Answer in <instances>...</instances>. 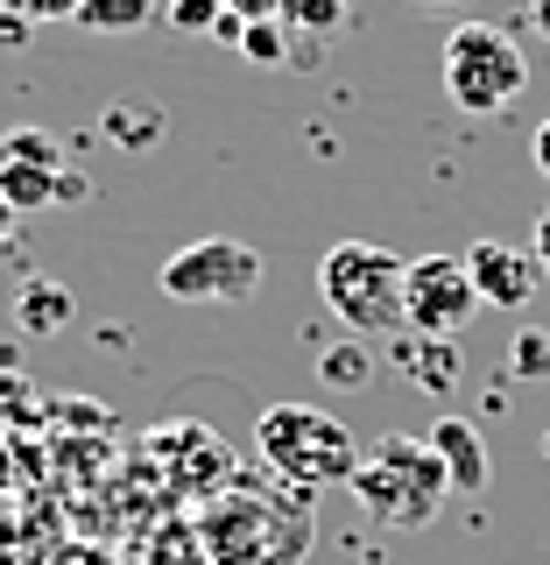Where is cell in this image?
Wrapping results in <instances>:
<instances>
[{
    "label": "cell",
    "mask_w": 550,
    "mask_h": 565,
    "mask_svg": "<svg viewBox=\"0 0 550 565\" xmlns=\"http://www.w3.org/2000/svg\"><path fill=\"white\" fill-rule=\"evenodd\" d=\"M29 396H35V388H29V382H14V375H0V411H29Z\"/></svg>",
    "instance_id": "7402d4cb"
},
{
    "label": "cell",
    "mask_w": 550,
    "mask_h": 565,
    "mask_svg": "<svg viewBox=\"0 0 550 565\" xmlns=\"http://www.w3.org/2000/svg\"><path fill=\"white\" fill-rule=\"evenodd\" d=\"M219 14H226V0H163V22L176 35H205Z\"/></svg>",
    "instance_id": "d6986e66"
},
{
    "label": "cell",
    "mask_w": 550,
    "mask_h": 565,
    "mask_svg": "<svg viewBox=\"0 0 550 565\" xmlns=\"http://www.w3.org/2000/svg\"><path fill=\"white\" fill-rule=\"evenodd\" d=\"M346 488L381 530H431L445 516V502H452L445 459H438V446L417 438V431H381L375 446H360V467H353Z\"/></svg>",
    "instance_id": "7a4b0ae2"
},
{
    "label": "cell",
    "mask_w": 550,
    "mask_h": 565,
    "mask_svg": "<svg viewBox=\"0 0 550 565\" xmlns=\"http://www.w3.org/2000/svg\"><path fill=\"white\" fill-rule=\"evenodd\" d=\"M64 170H50V163H0V199H8L14 212H43V205H57Z\"/></svg>",
    "instance_id": "5bb4252c"
},
{
    "label": "cell",
    "mask_w": 550,
    "mask_h": 565,
    "mask_svg": "<svg viewBox=\"0 0 550 565\" xmlns=\"http://www.w3.org/2000/svg\"><path fill=\"white\" fill-rule=\"evenodd\" d=\"M78 8H85V0H22L29 22H78Z\"/></svg>",
    "instance_id": "ffe728a7"
},
{
    "label": "cell",
    "mask_w": 550,
    "mask_h": 565,
    "mask_svg": "<svg viewBox=\"0 0 550 565\" xmlns=\"http://www.w3.org/2000/svg\"><path fill=\"white\" fill-rule=\"evenodd\" d=\"M226 14H240V22H282V0H226Z\"/></svg>",
    "instance_id": "44dd1931"
},
{
    "label": "cell",
    "mask_w": 550,
    "mask_h": 565,
    "mask_svg": "<svg viewBox=\"0 0 550 565\" xmlns=\"http://www.w3.org/2000/svg\"><path fill=\"white\" fill-rule=\"evenodd\" d=\"M388 367H402L423 396H445L459 382V340H423V332H396L388 340Z\"/></svg>",
    "instance_id": "30bf717a"
},
{
    "label": "cell",
    "mask_w": 550,
    "mask_h": 565,
    "mask_svg": "<svg viewBox=\"0 0 550 565\" xmlns=\"http://www.w3.org/2000/svg\"><path fill=\"white\" fill-rule=\"evenodd\" d=\"M317 382L325 388H367L375 382V340H325L317 347Z\"/></svg>",
    "instance_id": "7c38bea8"
},
{
    "label": "cell",
    "mask_w": 550,
    "mask_h": 565,
    "mask_svg": "<svg viewBox=\"0 0 550 565\" xmlns=\"http://www.w3.org/2000/svg\"><path fill=\"white\" fill-rule=\"evenodd\" d=\"M0 163H50V170H64V141L43 135V128H14V135H0Z\"/></svg>",
    "instance_id": "e0dca14e"
},
{
    "label": "cell",
    "mask_w": 550,
    "mask_h": 565,
    "mask_svg": "<svg viewBox=\"0 0 550 565\" xmlns=\"http://www.w3.org/2000/svg\"><path fill=\"white\" fill-rule=\"evenodd\" d=\"M255 452L290 488H332V481L346 488L353 467H360V438L325 403H269L255 417Z\"/></svg>",
    "instance_id": "3957f363"
},
{
    "label": "cell",
    "mask_w": 550,
    "mask_h": 565,
    "mask_svg": "<svg viewBox=\"0 0 550 565\" xmlns=\"http://www.w3.org/2000/svg\"><path fill=\"white\" fill-rule=\"evenodd\" d=\"M529 156H537V170L550 177V120H543V128H537V135H529Z\"/></svg>",
    "instance_id": "cb8c5ba5"
},
{
    "label": "cell",
    "mask_w": 550,
    "mask_h": 565,
    "mask_svg": "<svg viewBox=\"0 0 550 565\" xmlns=\"http://www.w3.org/2000/svg\"><path fill=\"white\" fill-rule=\"evenodd\" d=\"M529 22H537V35H550V0H529Z\"/></svg>",
    "instance_id": "484cf974"
},
{
    "label": "cell",
    "mask_w": 550,
    "mask_h": 565,
    "mask_svg": "<svg viewBox=\"0 0 550 565\" xmlns=\"http://www.w3.org/2000/svg\"><path fill=\"white\" fill-rule=\"evenodd\" d=\"M0 8H22V0H0Z\"/></svg>",
    "instance_id": "f546056e"
},
{
    "label": "cell",
    "mask_w": 550,
    "mask_h": 565,
    "mask_svg": "<svg viewBox=\"0 0 550 565\" xmlns=\"http://www.w3.org/2000/svg\"><path fill=\"white\" fill-rule=\"evenodd\" d=\"M466 276H473V290H481V305H494V311H522L529 297L543 290L537 247H508V241H473Z\"/></svg>",
    "instance_id": "ba28073f"
},
{
    "label": "cell",
    "mask_w": 550,
    "mask_h": 565,
    "mask_svg": "<svg viewBox=\"0 0 550 565\" xmlns=\"http://www.w3.org/2000/svg\"><path fill=\"white\" fill-rule=\"evenodd\" d=\"M8 234H14V205L0 199V247H8Z\"/></svg>",
    "instance_id": "4316f807"
},
{
    "label": "cell",
    "mask_w": 550,
    "mask_h": 565,
    "mask_svg": "<svg viewBox=\"0 0 550 565\" xmlns=\"http://www.w3.org/2000/svg\"><path fill=\"white\" fill-rule=\"evenodd\" d=\"M141 22H155V0H85L78 8V29L93 35H128Z\"/></svg>",
    "instance_id": "9a60e30c"
},
{
    "label": "cell",
    "mask_w": 550,
    "mask_h": 565,
    "mask_svg": "<svg viewBox=\"0 0 550 565\" xmlns=\"http://www.w3.org/2000/svg\"><path fill=\"white\" fill-rule=\"evenodd\" d=\"M261 276H269L261 247L219 234V241L176 247V255L163 262V276H155V290H163L170 305H247V297L261 290Z\"/></svg>",
    "instance_id": "8992f818"
},
{
    "label": "cell",
    "mask_w": 550,
    "mask_h": 565,
    "mask_svg": "<svg viewBox=\"0 0 550 565\" xmlns=\"http://www.w3.org/2000/svg\"><path fill=\"white\" fill-rule=\"evenodd\" d=\"M0 43H29V14L22 8H0Z\"/></svg>",
    "instance_id": "603a6c76"
},
{
    "label": "cell",
    "mask_w": 550,
    "mask_h": 565,
    "mask_svg": "<svg viewBox=\"0 0 550 565\" xmlns=\"http://www.w3.org/2000/svg\"><path fill=\"white\" fill-rule=\"evenodd\" d=\"M402 311H410V332H423V340H459L481 311L466 255H417L410 276H402Z\"/></svg>",
    "instance_id": "52a82bcc"
},
{
    "label": "cell",
    "mask_w": 550,
    "mask_h": 565,
    "mask_svg": "<svg viewBox=\"0 0 550 565\" xmlns=\"http://www.w3.org/2000/svg\"><path fill=\"white\" fill-rule=\"evenodd\" d=\"M14 326H22V340H50V332H64L71 326V290L64 282H22L14 290Z\"/></svg>",
    "instance_id": "8fae6325"
},
{
    "label": "cell",
    "mask_w": 550,
    "mask_h": 565,
    "mask_svg": "<svg viewBox=\"0 0 550 565\" xmlns=\"http://www.w3.org/2000/svg\"><path fill=\"white\" fill-rule=\"evenodd\" d=\"M543 459H550V431H543Z\"/></svg>",
    "instance_id": "f1b7e54d"
},
{
    "label": "cell",
    "mask_w": 550,
    "mask_h": 565,
    "mask_svg": "<svg viewBox=\"0 0 550 565\" xmlns=\"http://www.w3.org/2000/svg\"><path fill=\"white\" fill-rule=\"evenodd\" d=\"M240 57L261 64V71H269V64H296V43H290V29H282V22H247L240 29Z\"/></svg>",
    "instance_id": "2e32d148"
},
{
    "label": "cell",
    "mask_w": 550,
    "mask_h": 565,
    "mask_svg": "<svg viewBox=\"0 0 550 565\" xmlns=\"http://www.w3.org/2000/svg\"><path fill=\"white\" fill-rule=\"evenodd\" d=\"M529 247H537V262H543V276H550V212L537 220V234H529Z\"/></svg>",
    "instance_id": "d4e9b609"
},
{
    "label": "cell",
    "mask_w": 550,
    "mask_h": 565,
    "mask_svg": "<svg viewBox=\"0 0 550 565\" xmlns=\"http://www.w3.org/2000/svg\"><path fill=\"white\" fill-rule=\"evenodd\" d=\"M423 438H431V446H438V459H445V473H452V494H487V481H494V459H487L481 431H473L466 417H438Z\"/></svg>",
    "instance_id": "9c48e42d"
},
{
    "label": "cell",
    "mask_w": 550,
    "mask_h": 565,
    "mask_svg": "<svg viewBox=\"0 0 550 565\" xmlns=\"http://www.w3.org/2000/svg\"><path fill=\"white\" fill-rule=\"evenodd\" d=\"M198 537H205L212 565H304L317 544V523H311L304 494H290V481L282 488L234 481L205 502Z\"/></svg>",
    "instance_id": "6da1fadb"
},
{
    "label": "cell",
    "mask_w": 550,
    "mask_h": 565,
    "mask_svg": "<svg viewBox=\"0 0 550 565\" xmlns=\"http://www.w3.org/2000/svg\"><path fill=\"white\" fill-rule=\"evenodd\" d=\"M445 93H452L459 114H473V120L508 114V106L529 93L522 43L508 29H494V22H459L445 35Z\"/></svg>",
    "instance_id": "5b68a950"
},
{
    "label": "cell",
    "mask_w": 550,
    "mask_h": 565,
    "mask_svg": "<svg viewBox=\"0 0 550 565\" xmlns=\"http://www.w3.org/2000/svg\"><path fill=\"white\" fill-rule=\"evenodd\" d=\"M508 375L516 382H543L550 375V332L543 326H522L516 340H508Z\"/></svg>",
    "instance_id": "ac0fdd59"
},
{
    "label": "cell",
    "mask_w": 550,
    "mask_h": 565,
    "mask_svg": "<svg viewBox=\"0 0 550 565\" xmlns=\"http://www.w3.org/2000/svg\"><path fill=\"white\" fill-rule=\"evenodd\" d=\"M163 106H149V99H120V106H106V120H99V135L114 141V149H155L163 141Z\"/></svg>",
    "instance_id": "4fadbf2b"
},
{
    "label": "cell",
    "mask_w": 550,
    "mask_h": 565,
    "mask_svg": "<svg viewBox=\"0 0 550 565\" xmlns=\"http://www.w3.org/2000/svg\"><path fill=\"white\" fill-rule=\"evenodd\" d=\"M417 8H423V14H445V8H459V0H417Z\"/></svg>",
    "instance_id": "83f0119b"
},
{
    "label": "cell",
    "mask_w": 550,
    "mask_h": 565,
    "mask_svg": "<svg viewBox=\"0 0 550 565\" xmlns=\"http://www.w3.org/2000/svg\"><path fill=\"white\" fill-rule=\"evenodd\" d=\"M402 276H410L402 255H388L375 241H339V247H325V262H317V297L332 305V318H339L346 332L388 347L396 332H410Z\"/></svg>",
    "instance_id": "277c9868"
}]
</instances>
